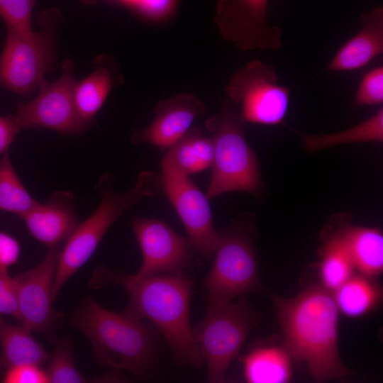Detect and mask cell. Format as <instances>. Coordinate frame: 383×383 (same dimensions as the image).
<instances>
[{"label":"cell","instance_id":"7402d4cb","mask_svg":"<svg viewBox=\"0 0 383 383\" xmlns=\"http://www.w3.org/2000/svg\"><path fill=\"white\" fill-rule=\"evenodd\" d=\"M338 311L350 318H357L373 310L382 299V289L362 274H353L332 292Z\"/></svg>","mask_w":383,"mask_h":383},{"label":"cell","instance_id":"5bb4252c","mask_svg":"<svg viewBox=\"0 0 383 383\" xmlns=\"http://www.w3.org/2000/svg\"><path fill=\"white\" fill-rule=\"evenodd\" d=\"M132 228L143 254V264L133 276L147 277L165 273L181 274L190 259L192 245L165 222L135 216Z\"/></svg>","mask_w":383,"mask_h":383},{"label":"cell","instance_id":"4316f807","mask_svg":"<svg viewBox=\"0 0 383 383\" xmlns=\"http://www.w3.org/2000/svg\"><path fill=\"white\" fill-rule=\"evenodd\" d=\"M46 373L49 382L81 383L89 380L78 371L72 357L71 340L65 337L48 357Z\"/></svg>","mask_w":383,"mask_h":383},{"label":"cell","instance_id":"d6a6232c","mask_svg":"<svg viewBox=\"0 0 383 383\" xmlns=\"http://www.w3.org/2000/svg\"><path fill=\"white\" fill-rule=\"evenodd\" d=\"M21 130L12 115L0 116V156L8 152V149L16 135Z\"/></svg>","mask_w":383,"mask_h":383},{"label":"cell","instance_id":"6da1fadb","mask_svg":"<svg viewBox=\"0 0 383 383\" xmlns=\"http://www.w3.org/2000/svg\"><path fill=\"white\" fill-rule=\"evenodd\" d=\"M116 284L129 295L121 314L137 320L148 319L162 333L175 360L198 367L204 360L194 342L189 321L192 283L181 274H157L137 278L100 265L89 282L94 289Z\"/></svg>","mask_w":383,"mask_h":383},{"label":"cell","instance_id":"d4e9b609","mask_svg":"<svg viewBox=\"0 0 383 383\" xmlns=\"http://www.w3.org/2000/svg\"><path fill=\"white\" fill-rule=\"evenodd\" d=\"M113 84L111 73L101 66L78 83L74 89L76 109L87 123L102 106Z\"/></svg>","mask_w":383,"mask_h":383},{"label":"cell","instance_id":"e575fe53","mask_svg":"<svg viewBox=\"0 0 383 383\" xmlns=\"http://www.w3.org/2000/svg\"><path fill=\"white\" fill-rule=\"evenodd\" d=\"M121 1L131 4L133 5L134 6H136V5L138 4L139 1V0H121Z\"/></svg>","mask_w":383,"mask_h":383},{"label":"cell","instance_id":"7a4b0ae2","mask_svg":"<svg viewBox=\"0 0 383 383\" xmlns=\"http://www.w3.org/2000/svg\"><path fill=\"white\" fill-rule=\"evenodd\" d=\"M284 345L291 357L304 364L317 382L343 379L350 372L338 343V310L332 292L321 284L308 287L294 297L272 294Z\"/></svg>","mask_w":383,"mask_h":383},{"label":"cell","instance_id":"d6986e66","mask_svg":"<svg viewBox=\"0 0 383 383\" xmlns=\"http://www.w3.org/2000/svg\"><path fill=\"white\" fill-rule=\"evenodd\" d=\"M335 231L343 239L355 268L374 279L383 270V235L374 228L340 225Z\"/></svg>","mask_w":383,"mask_h":383},{"label":"cell","instance_id":"836d02e7","mask_svg":"<svg viewBox=\"0 0 383 383\" xmlns=\"http://www.w3.org/2000/svg\"><path fill=\"white\" fill-rule=\"evenodd\" d=\"M175 0H139L136 8L145 15L161 17L173 9Z\"/></svg>","mask_w":383,"mask_h":383},{"label":"cell","instance_id":"2e32d148","mask_svg":"<svg viewBox=\"0 0 383 383\" xmlns=\"http://www.w3.org/2000/svg\"><path fill=\"white\" fill-rule=\"evenodd\" d=\"M30 233L48 248L67 241L80 223L70 191H55L21 216Z\"/></svg>","mask_w":383,"mask_h":383},{"label":"cell","instance_id":"9a60e30c","mask_svg":"<svg viewBox=\"0 0 383 383\" xmlns=\"http://www.w3.org/2000/svg\"><path fill=\"white\" fill-rule=\"evenodd\" d=\"M206 111V104L192 94L174 95L157 104L151 123L135 131L131 141L136 145L149 143L162 150L169 149Z\"/></svg>","mask_w":383,"mask_h":383},{"label":"cell","instance_id":"e0dca14e","mask_svg":"<svg viewBox=\"0 0 383 383\" xmlns=\"http://www.w3.org/2000/svg\"><path fill=\"white\" fill-rule=\"evenodd\" d=\"M360 30L336 52L327 65L329 72L361 69L383 53V8L374 7L360 16Z\"/></svg>","mask_w":383,"mask_h":383},{"label":"cell","instance_id":"603a6c76","mask_svg":"<svg viewBox=\"0 0 383 383\" xmlns=\"http://www.w3.org/2000/svg\"><path fill=\"white\" fill-rule=\"evenodd\" d=\"M305 149L311 152L334 146L383 141V109L357 125L333 133H299Z\"/></svg>","mask_w":383,"mask_h":383},{"label":"cell","instance_id":"ffe728a7","mask_svg":"<svg viewBox=\"0 0 383 383\" xmlns=\"http://www.w3.org/2000/svg\"><path fill=\"white\" fill-rule=\"evenodd\" d=\"M28 329L6 322L0 316V372L23 365H41L48 355Z\"/></svg>","mask_w":383,"mask_h":383},{"label":"cell","instance_id":"8992f818","mask_svg":"<svg viewBox=\"0 0 383 383\" xmlns=\"http://www.w3.org/2000/svg\"><path fill=\"white\" fill-rule=\"evenodd\" d=\"M113 180L110 174L99 177L96 184L101 196L99 206L87 219L79 224L62 248L52 288L53 301L62 286L91 257L109 228L147 195L138 183L125 193L118 192L113 189Z\"/></svg>","mask_w":383,"mask_h":383},{"label":"cell","instance_id":"83f0119b","mask_svg":"<svg viewBox=\"0 0 383 383\" xmlns=\"http://www.w3.org/2000/svg\"><path fill=\"white\" fill-rule=\"evenodd\" d=\"M35 0H0V17L6 28L23 35L33 33L31 15Z\"/></svg>","mask_w":383,"mask_h":383},{"label":"cell","instance_id":"8fae6325","mask_svg":"<svg viewBox=\"0 0 383 383\" xmlns=\"http://www.w3.org/2000/svg\"><path fill=\"white\" fill-rule=\"evenodd\" d=\"M269 0H218L213 18L221 36L242 51L278 50L282 30L267 21Z\"/></svg>","mask_w":383,"mask_h":383},{"label":"cell","instance_id":"9c48e42d","mask_svg":"<svg viewBox=\"0 0 383 383\" xmlns=\"http://www.w3.org/2000/svg\"><path fill=\"white\" fill-rule=\"evenodd\" d=\"M72 62L64 61L63 74L54 83L43 79L40 93L31 101L20 103L12 116L21 130L43 127L64 135H77L89 126L79 115L74 99L76 82L72 75Z\"/></svg>","mask_w":383,"mask_h":383},{"label":"cell","instance_id":"5b68a950","mask_svg":"<svg viewBox=\"0 0 383 383\" xmlns=\"http://www.w3.org/2000/svg\"><path fill=\"white\" fill-rule=\"evenodd\" d=\"M242 123L228 100L223 102L219 113L206 121V127L213 133L214 145L208 199L233 192L256 196L261 194L259 162L244 137Z\"/></svg>","mask_w":383,"mask_h":383},{"label":"cell","instance_id":"7c38bea8","mask_svg":"<svg viewBox=\"0 0 383 383\" xmlns=\"http://www.w3.org/2000/svg\"><path fill=\"white\" fill-rule=\"evenodd\" d=\"M0 58V86L26 96L43 79L51 59V43L45 32L22 35L6 28Z\"/></svg>","mask_w":383,"mask_h":383},{"label":"cell","instance_id":"cb8c5ba5","mask_svg":"<svg viewBox=\"0 0 383 383\" xmlns=\"http://www.w3.org/2000/svg\"><path fill=\"white\" fill-rule=\"evenodd\" d=\"M355 266L343 239L335 230L327 236L321 251V285L333 292L354 273Z\"/></svg>","mask_w":383,"mask_h":383},{"label":"cell","instance_id":"3957f363","mask_svg":"<svg viewBox=\"0 0 383 383\" xmlns=\"http://www.w3.org/2000/svg\"><path fill=\"white\" fill-rule=\"evenodd\" d=\"M71 322L90 340L97 362L143 377L153 363L156 336L150 325L104 309L87 297L73 313Z\"/></svg>","mask_w":383,"mask_h":383},{"label":"cell","instance_id":"4dcf8cb0","mask_svg":"<svg viewBox=\"0 0 383 383\" xmlns=\"http://www.w3.org/2000/svg\"><path fill=\"white\" fill-rule=\"evenodd\" d=\"M9 315L18 320V305L14 279L0 273V316Z\"/></svg>","mask_w":383,"mask_h":383},{"label":"cell","instance_id":"484cf974","mask_svg":"<svg viewBox=\"0 0 383 383\" xmlns=\"http://www.w3.org/2000/svg\"><path fill=\"white\" fill-rule=\"evenodd\" d=\"M38 203L19 179L8 152L4 153L0 158V210L21 217Z\"/></svg>","mask_w":383,"mask_h":383},{"label":"cell","instance_id":"277c9868","mask_svg":"<svg viewBox=\"0 0 383 383\" xmlns=\"http://www.w3.org/2000/svg\"><path fill=\"white\" fill-rule=\"evenodd\" d=\"M254 215L245 213L219 231L220 243L204 279L209 306L227 304L262 288L254 245Z\"/></svg>","mask_w":383,"mask_h":383},{"label":"cell","instance_id":"ac0fdd59","mask_svg":"<svg viewBox=\"0 0 383 383\" xmlns=\"http://www.w3.org/2000/svg\"><path fill=\"white\" fill-rule=\"evenodd\" d=\"M214 155L212 138L204 135L199 127L189 129L164 155L162 170H172L185 175L211 167Z\"/></svg>","mask_w":383,"mask_h":383},{"label":"cell","instance_id":"f546056e","mask_svg":"<svg viewBox=\"0 0 383 383\" xmlns=\"http://www.w3.org/2000/svg\"><path fill=\"white\" fill-rule=\"evenodd\" d=\"M4 383H47L46 371L37 365H23L11 367L2 373Z\"/></svg>","mask_w":383,"mask_h":383},{"label":"cell","instance_id":"1f68e13d","mask_svg":"<svg viewBox=\"0 0 383 383\" xmlns=\"http://www.w3.org/2000/svg\"><path fill=\"white\" fill-rule=\"evenodd\" d=\"M21 246L18 240L0 231V273H9V268L18 260Z\"/></svg>","mask_w":383,"mask_h":383},{"label":"cell","instance_id":"52a82bcc","mask_svg":"<svg viewBox=\"0 0 383 383\" xmlns=\"http://www.w3.org/2000/svg\"><path fill=\"white\" fill-rule=\"evenodd\" d=\"M258 321L244 296L234 303L209 306L204 319L192 328V334L206 363L209 382H224L231 362Z\"/></svg>","mask_w":383,"mask_h":383},{"label":"cell","instance_id":"4fadbf2b","mask_svg":"<svg viewBox=\"0 0 383 383\" xmlns=\"http://www.w3.org/2000/svg\"><path fill=\"white\" fill-rule=\"evenodd\" d=\"M62 250L60 244L48 248L41 262L14 277L18 317L30 331L50 333L62 313L52 309V288Z\"/></svg>","mask_w":383,"mask_h":383},{"label":"cell","instance_id":"44dd1931","mask_svg":"<svg viewBox=\"0 0 383 383\" xmlns=\"http://www.w3.org/2000/svg\"><path fill=\"white\" fill-rule=\"evenodd\" d=\"M242 363L244 377L250 383H285L292 379L291 356L284 347H255Z\"/></svg>","mask_w":383,"mask_h":383},{"label":"cell","instance_id":"30bf717a","mask_svg":"<svg viewBox=\"0 0 383 383\" xmlns=\"http://www.w3.org/2000/svg\"><path fill=\"white\" fill-rule=\"evenodd\" d=\"M157 183L179 215L188 239L205 257L214 255L220 234L214 229L208 198L189 176L172 170H162Z\"/></svg>","mask_w":383,"mask_h":383},{"label":"cell","instance_id":"f1b7e54d","mask_svg":"<svg viewBox=\"0 0 383 383\" xmlns=\"http://www.w3.org/2000/svg\"><path fill=\"white\" fill-rule=\"evenodd\" d=\"M383 101V67L378 66L366 72L357 89L353 106H374Z\"/></svg>","mask_w":383,"mask_h":383},{"label":"cell","instance_id":"ba28073f","mask_svg":"<svg viewBox=\"0 0 383 383\" xmlns=\"http://www.w3.org/2000/svg\"><path fill=\"white\" fill-rule=\"evenodd\" d=\"M225 92L240 106L242 123L282 124L289 106L290 89L278 83L272 66L258 60L238 70L225 87Z\"/></svg>","mask_w":383,"mask_h":383}]
</instances>
